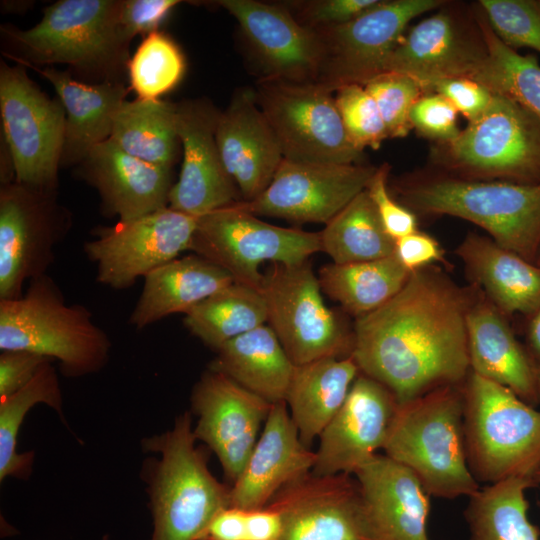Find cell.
I'll use <instances>...</instances> for the list:
<instances>
[{
  "label": "cell",
  "mask_w": 540,
  "mask_h": 540,
  "mask_svg": "<svg viewBox=\"0 0 540 540\" xmlns=\"http://www.w3.org/2000/svg\"><path fill=\"white\" fill-rule=\"evenodd\" d=\"M478 291L437 266L411 272L395 296L356 318L351 356L360 373L399 404L462 385L470 373L467 315Z\"/></svg>",
  "instance_id": "6da1fadb"
},
{
  "label": "cell",
  "mask_w": 540,
  "mask_h": 540,
  "mask_svg": "<svg viewBox=\"0 0 540 540\" xmlns=\"http://www.w3.org/2000/svg\"><path fill=\"white\" fill-rule=\"evenodd\" d=\"M400 203L414 213L472 222L499 246L535 263L540 251V182L477 180L446 173L400 181Z\"/></svg>",
  "instance_id": "7a4b0ae2"
},
{
  "label": "cell",
  "mask_w": 540,
  "mask_h": 540,
  "mask_svg": "<svg viewBox=\"0 0 540 540\" xmlns=\"http://www.w3.org/2000/svg\"><path fill=\"white\" fill-rule=\"evenodd\" d=\"M463 384L399 404L383 446L384 454L408 468L429 496L470 497L480 489L467 461Z\"/></svg>",
  "instance_id": "3957f363"
},
{
  "label": "cell",
  "mask_w": 540,
  "mask_h": 540,
  "mask_svg": "<svg viewBox=\"0 0 540 540\" xmlns=\"http://www.w3.org/2000/svg\"><path fill=\"white\" fill-rule=\"evenodd\" d=\"M0 349L32 352L59 361L65 376L100 371L110 357L107 333L82 305H68L46 274L29 281L23 295L0 300Z\"/></svg>",
  "instance_id": "277c9868"
},
{
  "label": "cell",
  "mask_w": 540,
  "mask_h": 540,
  "mask_svg": "<svg viewBox=\"0 0 540 540\" xmlns=\"http://www.w3.org/2000/svg\"><path fill=\"white\" fill-rule=\"evenodd\" d=\"M196 441L189 412L177 416L170 430L145 440L144 447L159 454L149 479L151 540H198L230 506V487L212 475Z\"/></svg>",
  "instance_id": "5b68a950"
},
{
  "label": "cell",
  "mask_w": 540,
  "mask_h": 540,
  "mask_svg": "<svg viewBox=\"0 0 540 540\" xmlns=\"http://www.w3.org/2000/svg\"><path fill=\"white\" fill-rule=\"evenodd\" d=\"M462 389L467 461L477 482L533 480L540 469V410L472 372Z\"/></svg>",
  "instance_id": "8992f818"
},
{
  "label": "cell",
  "mask_w": 540,
  "mask_h": 540,
  "mask_svg": "<svg viewBox=\"0 0 540 540\" xmlns=\"http://www.w3.org/2000/svg\"><path fill=\"white\" fill-rule=\"evenodd\" d=\"M121 0H60L32 28L2 31L24 56L22 63L66 64L116 81L128 63L129 41L119 24Z\"/></svg>",
  "instance_id": "52a82bcc"
},
{
  "label": "cell",
  "mask_w": 540,
  "mask_h": 540,
  "mask_svg": "<svg viewBox=\"0 0 540 540\" xmlns=\"http://www.w3.org/2000/svg\"><path fill=\"white\" fill-rule=\"evenodd\" d=\"M431 158L441 172L466 179L540 182V120L494 93L487 110Z\"/></svg>",
  "instance_id": "ba28073f"
},
{
  "label": "cell",
  "mask_w": 540,
  "mask_h": 540,
  "mask_svg": "<svg viewBox=\"0 0 540 540\" xmlns=\"http://www.w3.org/2000/svg\"><path fill=\"white\" fill-rule=\"evenodd\" d=\"M189 251L224 269L234 282L261 292L262 263H303L322 246L320 232L266 223L239 202L198 217Z\"/></svg>",
  "instance_id": "9c48e42d"
},
{
  "label": "cell",
  "mask_w": 540,
  "mask_h": 540,
  "mask_svg": "<svg viewBox=\"0 0 540 540\" xmlns=\"http://www.w3.org/2000/svg\"><path fill=\"white\" fill-rule=\"evenodd\" d=\"M321 290L308 260L272 263L264 275L267 322L295 366L351 356L353 329L325 305Z\"/></svg>",
  "instance_id": "30bf717a"
},
{
  "label": "cell",
  "mask_w": 540,
  "mask_h": 540,
  "mask_svg": "<svg viewBox=\"0 0 540 540\" xmlns=\"http://www.w3.org/2000/svg\"><path fill=\"white\" fill-rule=\"evenodd\" d=\"M0 114L14 181L54 194L65 136V110L27 76L23 66L0 65Z\"/></svg>",
  "instance_id": "8fae6325"
},
{
  "label": "cell",
  "mask_w": 540,
  "mask_h": 540,
  "mask_svg": "<svg viewBox=\"0 0 540 540\" xmlns=\"http://www.w3.org/2000/svg\"><path fill=\"white\" fill-rule=\"evenodd\" d=\"M254 92L283 159L361 163L363 152L349 140L330 90L317 83L261 78Z\"/></svg>",
  "instance_id": "7c38bea8"
},
{
  "label": "cell",
  "mask_w": 540,
  "mask_h": 540,
  "mask_svg": "<svg viewBox=\"0 0 540 540\" xmlns=\"http://www.w3.org/2000/svg\"><path fill=\"white\" fill-rule=\"evenodd\" d=\"M445 3L443 0H380L350 22L315 29L322 43L316 83L331 92L345 85L364 86L385 72L388 58L409 22Z\"/></svg>",
  "instance_id": "4fadbf2b"
},
{
  "label": "cell",
  "mask_w": 540,
  "mask_h": 540,
  "mask_svg": "<svg viewBox=\"0 0 540 540\" xmlns=\"http://www.w3.org/2000/svg\"><path fill=\"white\" fill-rule=\"evenodd\" d=\"M54 194L12 181L0 190V300L23 295L25 282L46 275L69 230Z\"/></svg>",
  "instance_id": "5bb4252c"
},
{
  "label": "cell",
  "mask_w": 540,
  "mask_h": 540,
  "mask_svg": "<svg viewBox=\"0 0 540 540\" xmlns=\"http://www.w3.org/2000/svg\"><path fill=\"white\" fill-rule=\"evenodd\" d=\"M197 218L169 206L129 222L98 229L84 251L96 265V279L113 289H126L139 277L189 250Z\"/></svg>",
  "instance_id": "9a60e30c"
},
{
  "label": "cell",
  "mask_w": 540,
  "mask_h": 540,
  "mask_svg": "<svg viewBox=\"0 0 540 540\" xmlns=\"http://www.w3.org/2000/svg\"><path fill=\"white\" fill-rule=\"evenodd\" d=\"M486 55L475 10L466 12L446 2L402 36L385 72L408 75L428 93L439 81L470 78Z\"/></svg>",
  "instance_id": "2e32d148"
},
{
  "label": "cell",
  "mask_w": 540,
  "mask_h": 540,
  "mask_svg": "<svg viewBox=\"0 0 540 540\" xmlns=\"http://www.w3.org/2000/svg\"><path fill=\"white\" fill-rule=\"evenodd\" d=\"M376 170L377 167L363 163L283 159L264 192L241 205L256 216L327 224L366 189Z\"/></svg>",
  "instance_id": "e0dca14e"
},
{
  "label": "cell",
  "mask_w": 540,
  "mask_h": 540,
  "mask_svg": "<svg viewBox=\"0 0 540 540\" xmlns=\"http://www.w3.org/2000/svg\"><path fill=\"white\" fill-rule=\"evenodd\" d=\"M267 505L282 515L280 540H375L351 474L309 473L281 489Z\"/></svg>",
  "instance_id": "ac0fdd59"
},
{
  "label": "cell",
  "mask_w": 540,
  "mask_h": 540,
  "mask_svg": "<svg viewBox=\"0 0 540 540\" xmlns=\"http://www.w3.org/2000/svg\"><path fill=\"white\" fill-rule=\"evenodd\" d=\"M198 420L196 440L217 456L225 477L233 484L259 438L272 404L221 372L209 369L192 392Z\"/></svg>",
  "instance_id": "d6986e66"
},
{
  "label": "cell",
  "mask_w": 540,
  "mask_h": 540,
  "mask_svg": "<svg viewBox=\"0 0 540 540\" xmlns=\"http://www.w3.org/2000/svg\"><path fill=\"white\" fill-rule=\"evenodd\" d=\"M399 403L378 381L360 373L319 435L312 474H351L383 449Z\"/></svg>",
  "instance_id": "ffe728a7"
},
{
  "label": "cell",
  "mask_w": 540,
  "mask_h": 540,
  "mask_svg": "<svg viewBox=\"0 0 540 540\" xmlns=\"http://www.w3.org/2000/svg\"><path fill=\"white\" fill-rule=\"evenodd\" d=\"M219 114L203 100L177 103V132L183 161L168 203L176 211L200 217L242 202L217 146L215 131Z\"/></svg>",
  "instance_id": "44dd1931"
},
{
  "label": "cell",
  "mask_w": 540,
  "mask_h": 540,
  "mask_svg": "<svg viewBox=\"0 0 540 540\" xmlns=\"http://www.w3.org/2000/svg\"><path fill=\"white\" fill-rule=\"evenodd\" d=\"M217 3L239 23L261 64V78L316 83L322 62V43L315 29L301 24L281 5L255 0Z\"/></svg>",
  "instance_id": "7402d4cb"
},
{
  "label": "cell",
  "mask_w": 540,
  "mask_h": 540,
  "mask_svg": "<svg viewBox=\"0 0 540 540\" xmlns=\"http://www.w3.org/2000/svg\"><path fill=\"white\" fill-rule=\"evenodd\" d=\"M215 137L224 167L242 202L255 200L271 183L283 155L256 102L254 89L235 92L219 114Z\"/></svg>",
  "instance_id": "603a6c76"
},
{
  "label": "cell",
  "mask_w": 540,
  "mask_h": 540,
  "mask_svg": "<svg viewBox=\"0 0 540 540\" xmlns=\"http://www.w3.org/2000/svg\"><path fill=\"white\" fill-rule=\"evenodd\" d=\"M315 460L316 453L302 443L286 403L272 404L244 469L230 487V505L266 506L285 486L311 473Z\"/></svg>",
  "instance_id": "cb8c5ba5"
},
{
  "label": "cell",
  "mask_w": 540,
  "mask_h": 540,
  "mask_svg": "<svg viewBox=\"0 0 540 540\" xmlns=\"http://www.w3.org/2000/svg\"><path fill=\"white\" fill-rule=\"evenodd\" d=\"M353 476L375 540H429V495L408 468L376 454Z\"/></svg>",
  "instance_id": "d4e9b609"
},
{
  "label": "cell",
  "mask_w": 540,
  "mask_h": 540,
  "mask_svg": "<svg viewBox=\"0 0 540 540\" xmlns=\"http://www.w3.org/2000/svg\"><path fill=\"white\" fill-rule=\"evenodd\" d=\"M85 178L97 189L103 207L118 222H129L168 206L171 168L123 151L111 139L95 146L82 162Z\"/></svg>",
  "instance_id": "484cf974"
},
{
  "label": "cell",
  "mask_w": 540,
  "mask_h": 540,
  "mask_svg": "<svg viewBox=\"0 0 540 540\" xmlns=\"http://www.w3.org/2000/svg\"><path fill=\"white\" fill-rule=\"evenodd\" d=\"M467 336L470 372L510 389L532 406L539 404L534 361L506 316L480 289L467 315Z\"/></svg>",
  "instance_id": "4316f807"
},
{
  "label": "cell",
  "mask_w": 540,
  "mask_h": 540,
  "mask_svg": "<svg viewBox=\"0 0 540 540\" xmlns=\"http://www.w3.org/2000/svg\"><path fill=\"white\" fill-rule=\"evenodd\" d=\"M56 91L65 110V136L61 164L83 162L90 151L111 136L115 116L126 101L121 82L87 84L68 72L36 68Z\"/></svg>",
  "instance_id": "83f0119b"
},
{
  "label": "cell",
  "mask_w": 540,
  "mask_h": 540,
  "mask_svg": "<svg viewBox=\"0 0 540 540\" xmlns=\"http://www.w3.org/2000/svg\"><path fill=\"white\" fill-rule=\"evenodd\" d=\"M473 285L505 315L530 317L540 307V266L491 238L469 233L456 249Z\"/></svg>",
  "instance_id": "f1b7e54d"
},
{
  "label": "cell",
  "mask_w": 540,
  "mask_h": 540,
  "mask_svg": "<svg viewBox=\"0 0 540 540\" xmlns=\"http://www.w3.org/2000/svg\"><path fill=\"white\" fill-rule=\"evenodd\" d=\"M233 282L228 272L199 255L178 257L144 277L130 324L142 329L168 315L184 314Z\"/></svg>",
  "instance_id": "f546056e"
},
{
  "label": "cell",
  "mask_w": 540,
  "mask_h": 540,
  "mask_svg": "<svg viewBox=\"0 0 540 540\" xmlns=\"http://www.w3.org/2000/svg\"><path fill=\"white\" fill-rule=\"evenodd\" d=\"M359 374L352 356L295 366L285 403L305 446L310 447L339 411Z\"/></svg>",
  "instance_id": "4dcf8cb0"
},
{
  "label": "cell",
  "mask_w": 540,
  "mask_h": 540,
  "mask_svg": "<svg viewBox=\"0 0 540 540\" xmlns=\"http://www.w3.org/2000/svg\"><path fill=\"white\" fill-rule=\"evenodd\" d=\"M216 352L209 369L271 404L285 402L295 365L269 325L233 338Z\"/></svg>",
  "instance_id": "1f68e13d"
},
{
  "label": "cell",
  "mask_w": 540,
  "mask_h": 540,
  "mask_svg": "<svg viewBox=\"0 0 540 540\" xmlns=\"http://www.w3.org/2000/svg\"><path fill=\"white\" fill-rule=\"evenodd\" d=\"M410 273L393 254L371 261L327 264L320 269L318 280L326 295L358 318L395 296Z\"/></svg>",
  "instance_id": "d6a6232c"
},
{
  "label": "cell",
  "mask_w": 540,
  "mask_h": 540,
  "mask_svg": "<svg viewBox=\"0 0 540 540\" xmlns=\"http://www.w3.org/2000/svg\"><path fill=\"white\" fill-rule=\"evenodd\" d=\"M109 139L134 157L171 168L179 141L177 103L126 100L115 116Z\"/></svg>",
  "instance_id": "836d02e7"
},
{
  "label": "cell",
  "mask_w": 540,
  "mask_h": 540,
  "mask_svg": "<svg viewBox=\"0 0 540 540\" xmlns=\"http://www.w3.org/2000/svg\"><path fill=\"white\" fill-rule=\"evenodd\" d=\"M531 486L532 479L510 478L470 496L464 513L469 540H539V529L528 518L525 492Z\"/></svg>",
  "instance_id": "e575fe53"
},
{
  "label": "cell",
  "mask_w": 540,
  "mask_h": 540,
  "mask_svg": "<svg viewBox=\"0 0 540 540\" xmlns=\"http://www.w3.org/2000/svg\"><path fill=\"white\" fill-rule=\"evenodd\" d=\"M184 325L217 351L223 344L267 322L260 291L236 282L220 289L184 313Z\"/></svg>",
  "instance_id": "d590c367"
},
{
  "label": "cell",
  "mask_w": 540,
  "mask_h": 540,
  "mask_svg": "<svg viewBox=\"0 0 540 540\" xmlns=\"http://www.w3.org/2000/svg\"><path fill=\"white\" fill-rule=\"evenodd\" d=\"M325 225L320 232L322 251L333 263L371 261L394 254L395 240L385 231L366 189Z\"/></svg>",
  "instance_id": "8d00e7d4"
},
{
  "label": "cell",
  "mask_w": 540,
  "mask_h": 540,
  "mask_svg": "<svg viewBox=\"0 0 540 540\" xmlns=\"http://www.w3.org/2000/svg\"><path fill=\"white\" fill-rule=\"evenodd\" d=\"M487 55L471 79L493 93L504 95L540 120V64L533 54L521 55L492 31L481 10L475 9Z\"/></svg>",
  "instance_id": "74e56055"
},
{
  "label": "cell",
  "mask_w": 540,
  "mask_h": 540,
  "mask_svg": "<svg viewBox=\"0 0 540 540\" xmlns=\"http://www.w3.org/2000/svg\"><path fill=\"white\" fill-rule=\"evenodd\" d=\"M45 403L62 414V394L52 362L44 364L35 377L11 396L0 400V480L12 476L26 479L31 472L33 452L17 451L20 427L28 411Z\"/></svg>",
  "instance_id": "f35d334b"
},
{
  "label": "cell",
  "mask_w": 540,
  "mask_h": 540,
  "mask_svg": "<svg viewBox=\"0 0 540 540\" xmlns=\"http://www.w3.org/2000/svg\"><path fill=\"white\" fill-rule=\"evenodd\" d=\"M130 88L141 100H159L182 79L184 56L166 34L146 35L127 63Z\"/></svg>",
  "instance_id": "ab89813d"
},
{
  "label": "cell",
  "mask_w": 540,
  "mask_h": 540,
  "mask_svg": "<svg viewBox=\"0 0 540 540\" xmlns=\"http://www.w3.org/2000/svg\"><path fill=\"white\" fill-rule=\"evenodd\" d=\"M477 6L506 46L540 53V1L480 0Z\"/></svg>",
  "instance_id": "60d3db41"
},
{
  "label": "cell",
  "mask_w": 540,
  "mask_h": 540,
  "mask_svg": "<svg viewBox=\"0 0 540 540\" xmlns=\"http://www.w3.org/2000/svg\"><path fill=\"white\" fill-rule=\"evenodd\" d=\"M374 99L384 121L388 137L403 138L412 129L410 111L425 93L414 78L396 72H384L364 85Z\"/></svg>",
  "instance_id": "b9f144b4"
},
{
  "label": "cell",
  "mask_w": 540,
  "mask_h": 540,
  "mask_svg": "<svg viewBox=\"0 0 540 540\" xmlns=\"http://www.w3.org/2000/svg\"><path fill=\"white\" fill-rule=\"evenodd\" d=\"M334 98L347 136L358 150L378 149L389 138L380 111L363 85L342 86Z\"/></svg>",
  "instance_id": "7bdbcfd3"
},
{
  "label": "cell",
  "mask_w": 540,
  "mask_h": 540,
  "mask_svg": "<svg viewBox=\"0 0 540 540\" xmlns=\"http://www.w3.org/2000/svg\"><path fill=\"white\" fill-rule=\"evenodd\" d=\"M458 111L441 94L424 93L410 111V124L419 134L436 144L454 140L460 133Z\"/></svg>",
  "instance_id": "ee69618b"
},
{
  "label": "cell",
  "mask_w": 540,
  "mask_h": 540,
  "mask_svg": "<svg viewBox=\"0 0 540 540\" xmlns=\"http://www.w3.org/2000/svg\"><path fill=\"white\" fill-rule=\"evenodd\" d=\"M389 165L382 164L369 181L366 191L371 198L383 227L394 240L417 231L416 214L389 193Z\"/></svg>",
  "instance_id": "f6af8a7d"
},
{
  "label": "cell",
  "mask_w": 540,
  "mask_h": 540,
  "mask_svg": "<svg viewBox=\"0 0 540 540\" xmlns=\"http://www.w3.org/2000/svg\"><path fill=\"white\" fill-rule=\"evenodd\" d=\"M380 0H317L301 2L296 18L301 24L320 29L345 24L359 17Z\"/></svg>",
  "instance_id": "bcb514c9"
},
{
  "label": "cell",
  "mask_w": 540,
  "mask_h": 540,
  "mask_svg": "<svg viewBox=\"0 0 540 540\" xmlns=\"http://www.w3.org/2000/svg\"><path fill=\"white\" fill-rule=\"evenodd\" d=\"M178 0H121L119 24L124 37L130 42L138 34L157 31Z\"/></svg>",
  "instance_id": "7dc6e473"
},
{
  "label": "cell",
  "mask_w": 540,
  "mask_h": 540,
  "mask_svg": "<svg viewBox=\"0 0 540 540\" xmlns=\"http://www.w3.org/2000/svg\"><path fill=\"white\" fill-rule=\"evenodd\" d=\"M430 92L443 95L468 122L480 117L494 96L487 87L468 77L439 81Z\"/></svg>",
  "instance_id": "c3c4849f"
},
{
  "label": "cell",
  "mask_w": 540,
  "mask_h": 540,
  "mask_svg": "<svg viewBox=\"0 0 540 540\" xmlns=\"http://www.w3.org/2000/svg\"><path fill=\"white\" fill-rule=\"evenodd\" d=\"M48 362L53 361L28 351H2L0 355V400L26 386L41 367Z\"/></svg>",
  "instance_id": "681fc988"
},
{
  "label": "cell",
  "mask_w": 540,
  "mask_h": 540,
  "mask_svg": "<svg viewBox=\"0 0 540 540\" xmlns=\"http://www.w3.org/2000/svg\"><path fill=\"white\" fill-rule=\"evenodd\" d=\"M394 254L409 272L430 266L435 262L448 266L444 250L439 242L434 237L418 230L396 239Z\"/></svg>",
  "instance_id": "f907efd6"
},
{
  "label": "cell",
  "mask_w": 540,
  "mask_h": 540,
  "mask_svg": "<svg viewBox=\"0 0 540 540\" xmlns=\"http://www.w3.org/2000/svg\"><path fill=\"white\" fill-rule=\"evenodd\" d=\"M198 540H247V509L225 507L214 516Z\"/></svg>",
  "instance_id": "816d5d0a"
},
{
  "label": "cell",
  "mask_w": 540,
  "mask_h": 540,
  "mask_svg": "<svg viewBox=\"0 0 540 540\" xmlns=\"http://www.w3.org/2000/svg\"><path fill=\"white\" fill-rule=\"evenodd\" d=\"M283 533L281 513L270 505L247 509V540H280Z\"/></svg>",
  "instance_id": "f5cc1de1"
},
{
  "label": "cell",
  "mask_w": 540,
  "mask_h": 540,
  "mask_svg": "<svg viewBox=\"0 0 540 540\" xmlns=\"http://www.w3.org/2000/svg\"><path fill=\"white\" fill-rule=\"evenodd\" d=\"M526 344V349L535 365H540V307L529 317Z\"/></svg>",
  "instance_id": "db71d44e"
},
{
  "label": "cell",
  "mask_w": 540,
  "mask_h": 540,
  "mask_svg": "<svg viewBox=\"0 0 540 540\" xmlns=\"http://www.w3.org/2000/svg\"><path fill=\"white\" fill-rule=\"evenodd\" d=\"M536 385H537L538 400L540 404V365H536Z\"/></svg>",
  "instance_id": "11a10c76"
},
{
  "label": "cell",
  "mask_w": 540,
  "mask_h": 540,
  "mask_svg": "<svg viewBox=\"0 0 540 540\" xmlns=\"http://www.w3.org/2000/svg\"><path fill=\"white\" fill-rule=\"evenodd\" d=\"M534 485L540 486V469L535 473L533 477Z\"/></svg>",
  "instance_id": "9f6ffc18"
},
{
  "label": "cell",
  "mask_w": 540,
  "mask_h": 540,
  "mask_svg": "<svg viewBox=\"0 0 540 540\" xmlns=\"http://www.w3.org/2000/svg\"><path fill=\"white\" fill-rule=\"evenodd\" d=\"M535 264H537L538 266H540V251H539V253H538V256H537V259H536Z\"/></svg>",
  "instance_id": "6f0895ef"
}]
</instances>
